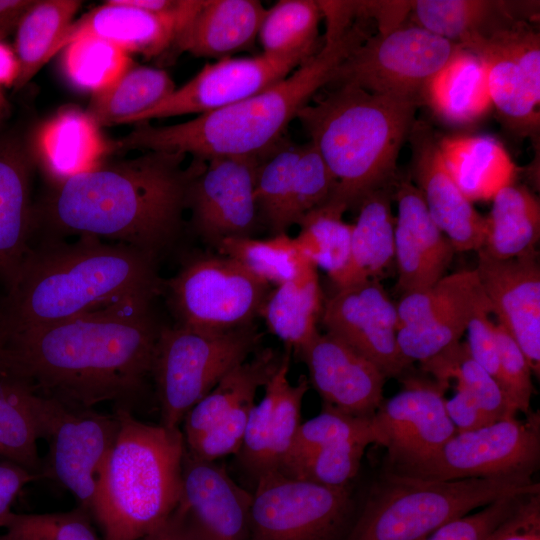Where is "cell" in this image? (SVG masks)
<instances>
[{
  "label": "cell",
  "mask_w": 540,
  "mask_h": 540,
  "mask_svg": "<svg viewBox=\"0 0 540 540\" xmlns=\"http://www.w3.org/2000/svg\"><path fill=\"white\" fill-rule=\"evenodd\" d=\"M152 301L131 300L0 338V376L39 395L133 412L151 377L162 325Z\"/></svg>",
  "instance_id": "obj_1"
},
{
  "label": "cell",
  "mask_w": 540,
  "mask_h": 540,
  "mask_svg": "<svg viewBox=\"0 0 540 540\" xmlns=\"http://www.w3.org/2000/svg\"><path fill=\"white\" fill-rule=\"evenodd\" d=\"M186 156L147 151L52 184L35 203V233L108 239L157 258L178 237L189 185L205 164L183 167Z\"/></svg>",
  "instance_id": "obj_2"
},
{
  "label": "cell",
  "mask_w": 540,
  "mask_h": 540,
  "mask_svg": "<svg viewBox=\"0 0 540 540\" xmlns=\"http://www.w3.org/2000/svg\"><path fill=\"white\" fill-rule=\"evenodd\" d=\"M157 258L132 247L80 236L32 245L0 303V338L163 292Z\"/></svg>",
  "instance_id": "obj_3"
},
{
  "label": "cell",
  "mask_w": 540,
  "mask_h": 540,
  "mask_svg": "<svg viewBox=\"0 0 540 540\" xmlns=\"http://www.w3.org/2000/svg\"><path fill=\"white\" fill-rule=\"evenodd\" d=\"M368 36L353 24L288 76L267 89L222 109L169 126L140 122L108 144V153L164 151L206 161L224 156H258L283 140L289 123L316 92L329 84L340 64Z\"/></svg>",
  "instance_id": "obj_4"
},
{
  "label": "cell",
  "mask_w": 540,
  "mask_h": 540,
  "mask_svg": "<svg viewBox=\"0 0 540 540\" xmlns=\"http://www.w3.org/2000/svg\"><path fill=\"white\" fill-rule=\"evenodd\" d=\"M418 101L338 85L297 113L310 143L335 179L327 202L348 210L393 182Z\"/></svg>",
  "instance_id": "obj_5"
},
{
  "label": "cell",
  "mask_w": 540,
  "mask_h": 540,
  "mask_svg": "<svg viewBox=\"0 0 540 540\" xmlns=\"http://www.w3.org/2000/svg\"><path fill=\"white\" fill-rule=\"evenodd\" d=\"M115 444L102 468L91 515L104 540H140L178 505L185 441L180 427L149 424L114 408Z\"/></svg>",
  "instance_id": "obj_6"
},
{
  "label": "cell",
  "mask_w": 540,
  "mask_h": 540,
  "mask_svg": "<svg viewBox=\"0 0 540 540\" xmlns=\"http://www.w3.org/2000/svg\"><path fill=\"white\" fill-rule=\"evenodd\" d=\"M540 493L532 477L432 480L385 470L344 540H424L446 523L508 496Z\"/></svg>",
  "instance_id": "obj_7"
},
{
  "label": "cell",
  "mask_w": 540,
  "mask_h": 540,
  "mask_svg": "<svg viewBox=\"0 0 540 540\" xmlns=\"http://www.w3.org/2000/svg\"><path fill=\"white\" fill-rule=\"evenodd\" d=\"M261 338L254 323L226 331L162 325L151 372L160 424L180 427L198 401L256 352Z\"/></svg>",
  "instance_id": "obj_8"
},
{
  "label": "cell",
  "mask_w": 540,
  "mask_h": 540,
  "mask_svg": "<svg viewBox=\"0 0 540 540\" xmlns=\"http://www.w3.org/2000/svg\"><path fill=\"white\" fill-rule=\"evenodd\" d=\"M163 291L178 326L226 331L253 324L270 285L225 255L197 254L184 261Z\"/></svg>",
  "instance_id": "obj_9"
},
{
  "label": "cell",
  "mask_w": 540,
  "mask_h": 540,
  "mask_svg": "<svg viewBox=\"0 0 540 540\" xmlns=\"http://www.w3.org/2000/svg\"><path fill=\"white\" fill-rule=\"evenodd\" d=\"M249 540H344L354 520L348 486L329 487L280 472L259 476Z\"/></svg>",
  "instance_id": "obj_10"
},
{
  "label": "cell",
  "mask_w": 540,
  "mask_h": 540,
  "mask_svg": "<svg viewBox=\"0 0 540 540\" xmlns=\"http://www.w3.org/2000/svg\"><path fill=\"white\" fill-rule=\"evenodd\" d=\"M458 46L420 26L400 25L367 37L340 64L329 84L419 100Z\"/></svg>",
  "instance_id": "obj_11"
},
{
  "label": "cell",
  "mask_w": 540,
  "mask_h": 540,
  "mask_svg": "<svg viewBox=\"0 0 540 540\" xmlns=\"http://www.w3.org/2000/svg\"><path fill=\"white\" fill-rule=\"evenodd\" d=\"M37 418L41 439L48 443L43 478L62 484L91 514L102 468L119 431L116 413L40 395Z\"/></svg>",
  "instance_id": "obj_12"
},
{
  "label": "cell",
  "mask_w": 540,
  "mask_h": 540,
  "mask_svg": "<svg viewBox=\"0 0 540 540\" xmlns=\"http://www.w3.org/2000/svg\"><path fill=\"white\" fill-rule=\"evenodd\" d=\"M540 462V416L530 412L456 432L437 452L401 474L432 480L532 477Z\"/></svg>",
  "instance_id": "obj_13"
},
{
  "label": "cell",
  "mask_w": 540,
  "mask_h": 540,
  "mask_svg": "<svg viewBox=\"0 0 540 540\" xmlns=\"http://www.w3.org/2000/svg\"><path fill=\"white\" fill-rule=\"evenodd\" d=\"M399 379L401 390L373 416L387 449L386 470L393 472L426 460L457 432L445 408V385L410 371Z\"/></svg>",
  "instance_id": "obj_14"
},
{
  "label": "cell",
  "mask_w": 540,
  "mask_h": 540,
  "mask_svg": "<svg viewBox=\"0 0 540 540\" xmlns=\"http://www.w3.org/2000/svg\"><path fill=\"white\" fill-rule=\"evenodd\" d=\"M258 156H224L205 161L187 191L196 233L218 248L229 238L252 237L260 216L255 199Z\"/></svg>",
  "instance_id": "obj_15"
},
{
  "label": "cell",
  "mask_w": 540,
  "mask_h": 540,
  "mask_svg": "<svg viewBox=\"0 0 540 540\" xmlns=\"http://www.w3.org/2000/svg\"><path fill=\"white\" fill-rule=\"evenodd\" d=\"M326 333L376 365L387 377H400L412 364L397 344L398 315L379 280L337 289L323 305Z\"/></svg>",
  "instance_id": "obj_16"
},
{
  "label": "cell",
  "mask_w": 540,
  "mask_h": 540,
  "mask_svg": "<svg viewBox=\"0 0 540 540\" xmlns=\"http://www.w3.org/2000/svg\"><path fill=\"white\" fill-rule=\"evenodd\" d=\"M304 62L295 57L261 54L219 59L206 64L185 85L129 123L185 114L213 112L251 97L276 84Z\"/></svg>",
  "instance_id": "obj_17"
},
{
  "label": "cell",
  "mask_w": 540,
  "mask_h": 540,
  "mask_svg": "<svg viewBox=\"0 0 540 540\" xmlns=\"http://www.w3.org/2000/svg\"><path fill=\"white\" fill-rule=\"evenodd\" d=\"M251 501L223 466L185 449L176 509L196 540H249Z\"/></svg>",
  "instance_id": "obj_18"
},
{
  "label": "cell",
  "mask_w": 540,
  "mask_h": 540,
  "mask_svg": "<svg viewBox=\"0 0 540 540\" xmlns=\"http://www.w3.org/2000/svg\"><path fill=\"white\" fill-rule=\"evenodd\" d=\"M290 350L264 386L262 400L252 407L238 458L256 479L278 472L291 450L301 425V409L309 381L301 375L296 384L288 379Z\"/></svg>",
  "instance_id": "obj_19"
},
{
  "label": "cell",
  "mask_w": 540,
  "mask_h": 540,
  "mask_svg": "<svg viewBox=\"0 0 540 540\" xmlns=\"http://www.w3.org/2000/svg\"><path fill=\"white\" fill-rule=\"evenodd\" d=\"M298 354L323 406L358 417L375 415L386 380L376 365L329 333L318 332Z\"/></svg>",
  "instance_id": "obj_20"
},
{
  "label": "cell",
  "mask_w": 540,
  "mask_h": 540,
  "mask_svg": "<svg viewBox=\"0 0 540 540\" xmlns=\"http://www.w3.org/2000/svg\"><path fill=\"white\" fill-rule=\"evenodd\" d=\"M478 253L475 268L491 311L514 338L531 370L540 374V267L538 252L507 260Z\"/></svg>",
  "instance_id": "obj_21"
},
{
  "label": "cell",
  "mask_w": 540,
  "mask_h": 540,
  "mask_svg": "<svg viewBox=\"0 0 540 540\" xmlns=\"http://www.w3.org/2000/svg\"><path fill=\"white\" fill-rule=\"evenodd\" d=\"M395 188L396 287L404 295L431 287L443 278L456 250L431 218L417 186L401 180Z\"/></svg>",
  "instance_id": "obj_22"
},
{
  "label": "cell",
  "mask_w": 540,
  "mask_h": 540,
  "mask_svg": "<svg viewBox=\"0 0 540 540\" xmlns=\"http://www.w3.org/2000/svg\"><path fill=\"white\" fill-rule=\"evenodd\" d=\"M409 137L414 177L431 218L456 252L478 251L486 235V218L449 175L432 134L414 125Z\"/></svg>",
  "instance_id": "obj_23"
},
{
  "label": "cell",
  "mask_w": 540,
  "mask_h": 540,
  "mask_svg": "<svg viewBox=\"0 0 540 540\" xmlns=\"http://www.w3.org/2000/svg\"><path fill=\"white\" fill-rule=\"evenodd\" d=\"M33 161L18 135L0 138V281L7 289L32 247L35 203L32 201Z\"/></svg>",
  "instance_id": "obj_24"
},
{
  "label": "cell",
  "mask_w": 540,
  "mask_h": 540,
  "mask_svg": "<svg viewBox=\"0 0 540 540\" xmlns=\"http://www.w3.org/2000/svg\"><path fill=\"white\" fill-rule=\"evenodd\" d=\"M186 25L173 16L152 13L123 0H109L72 21L56 41L51 57L83 36L106 40L127 53L155 56L173 45Z\"/></svg>",
  "instance_id": "obj_25"
},
{
  "label": "cell",
  "mask_w": 540,
  "mask_h": 540,
  "mask_svg": "<svg viewBox=\"0 0 540 540\" xmlns=\"http://www.w3.org/2000/svg\"><path fill=\"white\" fill-rule=\"evenodd\" d=\"M266 10L257 0L204 1L173 45L194 56L231 57L258 37Z\"/></svg>",
  "instance_id": "obj_26"
},
{
  "label": "cell",
  "mask_w": 540,
  "mask_h": 540,
  "mask_svg": "<svg viewBox=\"0 0 540 540\" xmlns=\"http://www.w3.org/2000/svg\"><path fill=\"white\" fill-rule=\"evenodd\" d=\"M391 184L367 194L357 205L352 225L348 263L334 282L337 289L379 280L394 261L395 217L391 210Z\"/></svg>",
  "instance_id": "obj_27"
},
{
  "label": "cell",
  "mask_w": 540,
  "mask_h": 540,
  "mask_svg": "<svg viewBox=\"0 0 540 540\" xmlns=\"http://www.w3.org/2000/svg\"><path fill=\"white\" fill-rule=\"evenodd\" d=\"M437 142L449 175L471 202L493 200L514 183L516 166L496 139L453 136Z\"/></svg>",
  "instance_id": "obj_28"
},
{
  "label": "cell",
  "mask_w": 540,
  "mask_h": 540,
  "mask_svg": "<svg viewBox=\"0 0 540 540\" xmlns=\"http://www.w3.org/2000/svg\"><path fill=\"white\" fill-rule=\"evenodd\" d=\"M422 95L437 115L452 124L473 123L493 106L484 63L461 46L429 80Z\"/></svg>",
  "instance_id": "obj_29"
},
{
  "label": "cell",
  "mask_w": 540,
  "mask_h": 540,
  "mask_svg": "<svg viewBox=\"0 0 540 540\" xmlns=\"http://www.w3.org/2000/svg\"><path fill=\"white\" fill-rule=\"evenodd\" d=\"M37 144L54 184L97 166L107 153L108 143L86 112L70 109L59 113L41 128Z\"/></svg>",
  "instance_id": "obj_30"
},
{
  "label": "cell",
  "mask_w": 540,
  "mask_h": 540,
  "mask_svg": "<svg viewBox=\"0 0 540 540\" xmlns=\"http://www.w3.org/2000/svg\"><path fill=\"white\" fill-rule=\"evenodd\" d=\"M282 359L283 354L266 348L230 370L185 415L184 441L194 439L238 406L254 401L257 390L265 386Z\"/></svg>",
  "instance_id": "obj_31"
},
{
  "label": "cell",
  "mask_w": 540,
  "mask_h": 540,
  "mask_svg": "<svg viewBox=\"0 0 540 540\" xmlns=\"http://www.w3.org/2000/svg\"><path fill=\"white\" fill-rule=\"evenodd\" d=\"M323 305L317 268L311 264L294 279L271 290L259 315L269 331L298 354L318 334L316 325Z\"/></svg>",
  "instance_id": "obj_32"
},
{
  "label": "cell",
  "mask_w": 540,
  "mask_h": 540,
  "mask_svg": "<svg viewBox=\"0 0 540 540\" xmlns=\"http://www.w3.org/2000/svg\"><path fill=\"white\" fill-rule=\"evenodd\" d=\"M486 218V235L477 251L492 259L507 260L535 252L540 238V204L524 186L514 184L493 198Z\"/></svg>",
  "instance_id": "obj_33"
},
{
  "label": "cell",
  "mask_w": 540,
  "mask_h": 540,
  "mask_svg": "<svg viewBox=\"0 0 540 540\" xmlns=\"http://www.w3.org/2000/svg\"><path fill=\"white\" fill-rule=\"evenodd\" d=\"M476 54L487 71L493 106L504 121L520 134L539 127V101L531 93L522 69L490 36L478 35L461 46Z\"/></svg>",
  "instance_id": "obj_34"
},
{
  "label": "cell",
  "mask_w": 540,
  "mask_h": 540,
  "mask_svg": "<svg viewBox=\"0 0 540 540\" xmlns=\"http://www.w3.org/2000/svg\"><path fill=\"white\" fill-rule=\"evenodd\" d=\"M491 311L482 285L454 303L436 310L425 320L402 326L397 344L403 358L420 364L460 342L470 320L480 311Z\"/></svg>",
  "instance_id": "obj_35"
},
{
  "label": "cell",
  "mask_w": 540,
  "mask_h": 540,
  "mask_svg": "<svg viewBox=\"0 0 540 540\" xmlns=\"http://www.w3.org/2000/svg\"><path fill=\"white\" fill-rule=\"evenodd\" d=\"M175 89L164 70L130 66L114 83L94 93L86 113L98 127L128 124Z\"/></svg>",
  "instance_id": "obj_36"
},
{
  "label": "cell",
  "mask_w": 540,
  "mask_h": 540,
  "mask_svg": "<svg viewBox=\"0 0 540 540\" xmlns=\"http://www.w3.org/2000/svg\"><path fill=\"white\" fill-rule=\"evenodd\" d=\"M40 395L15 379L0 376V455L43 478L37 411Z\"/></svg>",
  "instance_id": "obj_37"
},
{
  "label": "cell",
  "mask_w": 540,
  "mask_h": 540,
  "mask_svg": "<svg viewBox=\"0 0 540 540\" xmlns=\"http://www.w3.org/2000/svg\"><path fill=\"white\" fill-rule=\"evenodd\" d=\"M76 0L35 1L20 21L16 32L19 72L16 88L24 86L51 58L59 36L72 23L81 6Z\"/></svg>",
  "instance_id": "obj_38"
},
{
  "label": "cell",
  "mask_w": 540,
  "mask_h": 540,
  "mask_svg": "<svg viewBox=\"0 0 540 540\" xmlns=\"http://www.w3.org/2000/svg\"><path fill=\"white\" fill-rule=\"evenodd\" d=\"M321 17L318 1L276 2L266 10L258 32L263 54L307 61L317 52Z\"/></svg>",
  "instance_id": "obj_39"
},
{
  "label": "cell",
  "mask_w": 540,
  "mask_h": 540,
  "mask_svg": "<svg viewBox=\"0 0 540 540\" xmlns=\"http://www.w3.org/2000/svg\"><path fill=\"white\" fill-rule=\"evenodd\" d=\"M421 369L447 388L454 380L455 388L472 396L492 422L517 413L496 380L471 357L466 342H458L421 363Z\"/></svg>",
  "instance_id": "obj_40"
},
{
  "label": "cell",
  "mask_w": 540,
  "mask_h": 540,
  "mask_svg": "<svg viewBox=\"0 0 540 540\" xmlns=\"http://www.w3.org/2000/svg\"><path fill=\"white\" fill-rule=\"evenodd\" d=\"M411 12L417 26L459 46L507 17L500 2L484 0H418Z\"/></svg>",
  "instance_id": "obj_41"
},
{
  "label": "cell",
  "mask_w": 540,
  "mask_h": 540,
  "mask_svg": "<svg viewBox=\"0 0 540 540\" xmlns=\"http://www.w3.org/2000/svg\"><path fill=\"white\" fill-rule=\"evenodd\" d=\"M345 211L326 202L300 220V231L294 237L302 255L316 268L324 270L333 283L350 256L352 225L343 221Z\"/></svg>",
  "instance_id": "obj_42"
},
{
  "label": "cell",
  "mask_w": 540,
  "mask_h": 540,
  "mask_svg": "<svg viewBox=\"0 0 540 540\" xmlns=\"http://www.w3.org/2000/svg\"><path fill=\"white\" fill-rule=\"evenodd\" d=\"M217 251L237 261L269 285L276 286L294 279L312 264L302 255L294 237L287 233L267 239L229 238L220 244Z\"/></svg>",
  "instance_id": "obj_43"
},
{
  "label": "cell",
  "mask_w": 540,
  "mask_h": 540,
  "mask_svg": "<svg viewBox=\"0 0 540 540\" xmlns=\"http://www.w3.org/2000/svg\"><path fill=\"white\" fill-rule=\"evenodd\" d=\"M301 148L302 145L282 141L259 159L255 199L260 221L272 235L287 233L284 217Z\"/></svg>",
  "instance_id": "obj_44"
},
{
  "label": "cell",
  "mask_w": 540,
  "mask_h": 540,
  "mask_svg": "<svg viewBox=\"0 0 540 540\" xmlns=\"http://www.w3.org/2000/svg\"><path fill=\"white\" fill-rule=\"evenodd\" d=\"M360 438H369L383 446V440L373 417H358L323 406L321 412L301 423L290 452L280 470L303 460L323 447Z\"/></svg>",
  "instance_id": "obj_45"
},
{
  "label": "cell",
  "mask_w": 540,
  "mask_h": 540,
  "mask_svg": "<svg viewBox=\"0 0 540 540\" xmlns=\"http://www.w3.org/2000/svg\"><path fill=\"white\" fill-rule=\"evenodd\" d=\"M64 69L71 82L94 93L114 83L130 66L128 53L100 38L83 36L65 47Z\"/></svg>",
  "instance_id": "obj_46"
},
{
  "label": "cell",
  "mask_w": 540,
  "mask_h": 540,
  "mask_svg": "<svg viewBox=\"0 0 540 540\" xmlns=\"http://www.w3.org/2000/svg\"><path fill=\"white\" fill-rule=\"evenodd\" d=\"M91 514L82 506L66 512L18 514L9 512L0 522L5 540H99Z\"/></svg>",
  "instance_id": "obj_47"
},
{
  "label": "cell",
  "mask_w": 540,
  "mask_h": 540,
  "mask_svg": "<svg viewBox=\"0 0 540 540\" xmlns=\"http://www.w3.org/2000/svg\"><path fill=\"white\" fill-rule=\"evenodd\" d=\"M370 444H375L372 439L360 438L323 447L282 474L329 487L347 486L357 475Z\"/></svg>",
  "instance_id": "obj_48"
},
{
  "label": "cell",
  "mask_w": 540,
  "mask_h": 540,
  "mask_svg": "<svg viewBox=\"0 0 540 540\" xmlns=\"http://www.w3.org/2000/svg\"><path fill=\"white\" fill-rule=\"evenodd\" d=\"M335 179L324 160L308 142L302 145L284 217L285 231L310 211L325 204L335 189Z\"/></svg>",
  "instance_id": "obj_49"
},
{
  "label": "cell",
  "mask_w": 540,
  "mask_h": 540,
  "mask_svg": "<svg viewBox=\"0 0 540 540\" xmlns=\"http://www.w3.org/2000/svg\"><path fill=\"white\" fill-rule=\"evenodd\" d=\"M496 337L499 355L497 383L515 411L528 415L535 393L531 367L514 338L498 323Z\"/></svg>",
  "instance_id": "obj_50"
},
{
  "label": "cell",
  "mask_w": 540,
  "mask_h": 540,
  "mask_svg": "<svg viewBox=\"0 0 540 540\" xmlns=\"http://www.w3.org/2000/svg\"><path fill=\"white\" fill-rule=\"evenodd\" d=\"M254 401L246 402L194 439L185 442L186 451L193 457L215 461L229 454H237L243 443L248 417Z\"/></svg>",
  "instance_id": "obj_51"
},
{
  "label": "cell",
  "mask_w": 540,
  "mask_h": 540,
  "mask_svg": "<svg viewBox=\"0 0 540 540\" xmlns=\"http://www.w3.org/2000/svg\"><path fill=\"white\" fill-rule=\"evenodd\" d=\"M524 496L503 497L480 511L454 519L424 540H485L507 518Z\"/></svg>",
  "instance_id": "obj_52"
},
{
  "label": "cell",
  "mask_w": 540,
  "mask_h": 540,
  "mask_svg": "<svg viewBox=\"0 0 540 540\" xmlns=\"http://www.w3.org/2000/svg\"><path fill=\"white\" fill-rule=\"evenodd\" d=\"M485 540H540V493L522 497Z\"/></svg>",
  "instance_id": "obj_53"
},
{
  "label": "cell",
  "mask_w": 540,
  "mask_h": 540,
  "mask_svg": "<svg viewBox=\"0 0 540 540\" xmlns=\"http://www.w3.org/2000/svg\"><path fill=\"white\" fill-rule=\"evenodd\" d=\"M490 311L478 312L469 322L467 347L471 357L497 382L499 370L496 324L489 318Z\"/></svg>",
  "instance_id": "obj_54"
},
{
  "label": "cell",
  "mask_w": 540,
  "mask_h": 540,
  "mask_svg": "<svg viewBox=\"0 0 540 540\" xmlns=\"http://www.w3.org/2000/svg\"><path fill=\"white\" fill-rule=\"evenodd\" d=\"M447 414L457 432L471 431L493 423L477 401L462 390L445 400Z\"/></svg>",
  "instance_id": "obj_55"
},
{
  "label": "cell",
  "mask_w": 540,
  "mask_h": 540,
  "mask_svg": "<svg viewBox=\"0 0 540 540\" xmlns=\"http://www.w3.org/2000/svg\"><path fill=\"white\" fill-rule=\"evenodd\" d=\"M37 479L41 478L14 462H0V522L11 512V505L22 488Z\"/></svg>",
  "instance_id": "obj_56"
},
{
  "label": "cell",
  "mask_w": 540,
  "mask_h": 540,
  "mask_svg": "<svg viewBox=\"0 0 540 540\" xmlns=\"http://www.w3.org/2000/svg\"><path fill=\"white\" fill-rule=\"evenodd\" d=\"M140 540H196L187 528L182 515L175 508L158 527Z\"/></svg>",
  "instance_id": "obj_57"
},
{
  "label": "cell",
  "mask_w": 540,
  "mask_h": 540,
  "mask_svg": "<svg viewBox=\"0 0 540 540\" xmlns=\"http://www.w3.org/2000/svg\"><path fill=\"white\" fill-rule=\"evenodd\" d=\"M35 1L0 0V39L17 29L20 21Z\"/></svg>",
  "instance_id": "obj_58"
},
{
  "label": "cell",
  "mask_w": 540,
  "mask_h": 540,
  "mask_svg": "<svg viewBox=\"0 0 540 540\" xmlns=\"http://www.w3.org/2000/svg\"><path fill=\"white\" fill-rule=\"evenodd\" d=\"M19 72L17 57L9 47L0 43V84H14Z\"/></svg>",
  "instance_id": "obj_59"
},
{
  "label": "cell",
  "mask_w": 540,
  "mask_h": 540,
  "mask_svg": "<svg viewBox=\"0 0 540 540\" xmlns=\"http://www.w3.org/2000/svg\"><path fill=\"white\" fill-rule=\"evenodd\" d=\"M0 540H5L3 535H0Z\"/></svg>",
  "instance_id": "obj_60"
}]
</instances>
